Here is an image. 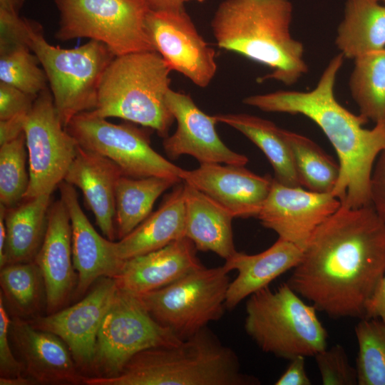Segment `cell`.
I'll return each instance as SVG.
<instances>
[{
  "label": "cell",
  "mask_w": 385,
  "mask_h": 385,
  "mask_svg": "<svg viewBox=\"0 0 385 385\" xmlns=\"http://www.w3.org/2000/svg\"><path fill=\"white\" fill-rule=\"evenodd\" d=\"M385 273V222L371 205H341L315 230L287 284L332 318H364Z\"/></svg>",
  "instance_id": "6da1fadb"
},
{
  "label": "cell",
  "mask_w": 385,
  "mask_h": 385,
  "mask_svg": "<svg viewBox=\"0 0 385 385\" xmlns=\"http://www.w3.org/2000/svg\"><path fill=\"white\" fill-rule=\"evenodd\" d=\"M344 56L331 59L315 88L309 91H278L246 97L242 102L265 112L301 114L314 122L333 146L340 172L332 192L348 207L370 205V180L374 163L385 150V124L366 128L368 121L336 99L334 88Z\"/></svg>",
  "instance_id": "7a4b0ae2"
},
{
  "label": "cell",
  "mask_w": 385,
  "mask_h": 385,
  "mask_svg": "<svg viewBox=\"0 0 385 385\" xmlns=\"http://www.w3.org/2000/svg\"><path fill=\"white\" fill-rule=\"evenodd\" d=\"M289 0H225L211 28L217 46L269 67L262 80L291 86L308 71L303 44L290 32Z\"/></svg>",
  "instance_id": "3957f363"
},
{
  "label": "cell",
  "mask_w": 385,
  "mask_h": 385,
  "mask_svg": "<svg viewBox=\"0 0 385 385\" xmlns=\"http://www.w3.org/2000/svg\"><path fill=\"white\" fill-rule=\"evenodd\" d=\"M87 385H256L235 352L207 327L180 343L135 354L113 376H84Z\"/></svg>",
  "instance_id": "277c9868"
},
{
  "label": "cell",
  "mask_w": 385,
  "mask_h": 385,
  "mask_svg": "<svg viewBox=\"0 0 385 385\" xmlns=\"http://www.w3.org/2000/svg\"><path fill=\"white\" fill-rule=\"evenodd\" d=\"M170 71L157 51L115 56L102 77L96 106L90 111L151 128L165 138L175 120L166 103Z\"/></svg>",
  "instance_id": "5b68a950"
},
{
  "label": "cell",
  "mask_w": 385,
  "mask_h": 385,
  "mask_svg": "<svg viewBox=\"0 0 385 385\" xmlns=\"http://www.w3.org/2000/svg\"><path fill=\"white\" fill-rule=\"evenodd\" d=\"M316 310L287 282L274 291L267 287L247 299L244 327L265 352L288 360L314 356L327 348L328 337Z\"/></svg>",
  "instance_id": "8992f818"
},
{
  "label": "cell",
  "mask_w": 385,
  "mask_h": 385,
  "mask_svg": "<svg viewBox=\"0 0 385 385\" xmlns=\"http://www.w3.org/2000/svg\"><path fill=\"white\" fill-rule=\"evenodd\" d=\"M29 48L46 75L58 115L66 128L76 115L93 111L102 77L115 57L103 43L89 40L73 48L50 44L42 26L29 20Z\"/></svg>",
  "instance_id": "52a82bcc"
},
{
  "label": "cell",
  "mask_w": 385,
  "mask_h": 385,
  "mask_svg": "<svg viewBox=\"0 0 385 385\" xmlns=\"http://www.w3.org/2000/svg\"><path fill=\"white\" fill-rule=\"evenodd\" d=\"M59 12L56 38H88L115 56L156 51L145 29V0H54Z\"/></svg>",
  "instance_id": "ba28073f"
},
{
  "label": "cell",
  "mask_w": 385,
  "mask_h": 385,
  "mask_svg": "<svg viewBox=\"0 0 385 385\" xmlns=\"http://www.w3.org/2000/svg\"><path fill=\"white\" fill-rule=\"evenodd\" d=\"M229 272L224 265L202 267L138 297L158 323L183 340L222 317Z\"/></svg>",
  "instance_id": "9c48e42d"
},
{
  "label": "cell",
  "mask_w": 385,
  "mask_h": 385,
  "mask_svg": "<svg viewBox=\"0 0 385 385\" xmlns=\"http://www.w3.org/2000/svg\"><path fill=\"white\" fill-rule=\"evenodd\" d=\"M182 341L151 316L138 295L118 287L98 331L91 367L98 376H116L139 352Z\"/></svg>",
  "instance_id": "30bf717a"
},
{
  "label": "cell",
  "mask_w": 385,
  "mask_h": 385,
  "mask_svg": "<svg viewBox=\"0 0 385 385\" xmlns=\"http://www.w3.org/2000/svg\"><path fill=\"white\" fill-rule=\"evenodd\" d=\"M81 148L115 163L134 178L163 177L182 181L183 169L156 152L148 130L131 123L114 124L91 111L74 116L66 127Z\"/></svg>",
  "instance_id": "8fae6325"
},
{
  "label": "cell",
  "mask_w": 385,
  "mask_h": 385,
  "mask_svg": "<svg viewBox=\"0 0 385 385\" xmlns=\"http://www.w3.org/2000/svg\"><path fill=\"white\" fill-rule=\"evenodd\" d=\"M24 133L29 165V184L24 199L51 195L63 181L78 145L63 125L48 88L36 98Z\"/></svg>",
  "instance_id": "7c38bea8"
},
{
  "label": "cell",
  "mask_w": 385,
  "mask_h": 385,
  "mask_svg": "<svg viewBox=\"0 0 385 385\" xmlns=\"http://www.w3.org/2000/svg\"><path fill=\"white\" fill-rule=\"evenodd\" d=\"M145 25L155 51L171 71L207 87L217 72L215 51L197 31L185 11H147Z\"/></svg>",
  "instance_id": "4fadbf2b"
},
{
  "label": "cell",
  "mask_w": 385,
  "mask_h": 385,
  "mask_svg": "<svg viewBox=\"0 0 385 385\" xmlns=\"http://www.w3.org/2000/svg\"><path fill=\"white\" fill-rule=\"evenodd\" d=\"M342 205L332 192L321 193L282 185L274 178L257 218L279 238L304 250L317 227Z\"/></svg>",
  "instance_id": "5bb4252c"
},
{
  "label": "cell",
  "mask_w": 385,
  "mask_h": 385,
  "mask_svg": "<svg viewBox=\"0 0 385 385\" xmlns=\"http://www.w3.org/2000/svg\"><path fill=\"white\" fill-rule=\"evenodd\" d=\"M117 289L115 278L101 277L80 302L29 322L34 327L60 337L68 346L76 364L88 368L93 364L101 324Z\"/></svg>",
  "instance_id": "9a60e30c"
},
{
  "label": "cell",
  "mask_w": 385,
  "mask_h": 385,
  "mask_svg": "<svg viewBox=\"0 0 385 385\" xmlns=\"http://www.w3.org/2000/svg\"><path fill=\"white\" fill-rule=\"evenodd\" d=\"M167 106L177 121L176 131L164 138V150L170 159L189 155L200 164L222 163L245 165L248 158L230 150L220 138L215 115L205 113L185 93L171 88L166 96Z\"/></svg>",
  "instance_id": "2e32d148"
},
{
  "label": "cell",
  "mask_w": 385,
  "mask_h": 385,
  "mask_svg": "<svg viewBox=\"0 0 385 385\" xmlns=\"http://www.w3.org/2000/svg\"><path fill=\"white\" fill-rule=\"evenodd\" d=\"M185 182L226 209L233 217H257L270 192L273 178L259 175L245 165L204 163L185 170Z\"/></svg>",
  "instance_id": "e0dca14e"
},
{
  "label": "cell",
  "mask_w": 385,
  "mask_h": 385,
  "mask_svg": "<svg viewBox=\"0 0 385 385\" xmlns=\"http://www.w3.org/2000/svg\"><path fill=\"white\" fill-rule=\"evenodd\" d=\"M9 333L24 371L36 384L83 383L84 376L77 370L68 346L60 337L19 317L11 320Z\"/></svg>",
  "instance_id": "ac0fdd59"
},
{
  "label": "cell",
  "mask_w": 385,
  "mask_h": 385,
  "mask_svg": "<svg viewBox=\"0 0 385 385\" xmlns=\"http://www.w3.org/2000/svg\"><path fill=\"white\" fill-rule=\"evenodd\" d=\"M58 188L71 220L73 263L78 272L75 294L80 296L97 279L115 278L124 261L112 251L111 240L94 229L81 207L74 186L63 180Z\"/></svg>",
  "instance_id": "d6986e66"
},
{
  "label": "cell",
  "mask_w": 385,
  "mask_h": 385,
  "mask_svg": "<svg viewBox=\"0 0 385 385\" xmlns=\"http://www.w3.org/2000/svg\"><path fill=\"white\" fill-rule=\"evenodd\" d=\"M34 261L43 276L48 314L54 313L65 304L76 284L71 220L61 198L50 205L44 239Z\"/></svg>",
  "instance_id": "ffe728a7"
},
{
  "label": "cell",
  "mask_w": 385,
  "mask_h": 385,
  "mask_svg": "<svg viewBox=\"0 0 385 385\" xmlns=\"http://www.w3.org/2000/svg\"><path fill=\"white\" fill-rule=\"evenodd\" d=\"M194 243L185 237L153 252L124 261L115 278L120 289L135 294L164 287L204 267Z\"/></svg>",
  "instance_id": "44dd1931"
},
{
  "label": "cell",
  "mask_w": 385,
  "mask_h": 385,
  "mask_svg": "<svg viewBox=\"0 0 385 385\" xmlns=\"http://www.w3.org/2000/svg\"><path fill=\"white\" fill-rule=\"evenodd\" d=\"M120 168L110 159L78 145L64 181L83 194L96 223L107 239L115 237V189Z\"/></svg>",
  "instance_id": "7402d4cb"
},
{
  "label": "cell",
  "mask_w": 385,
  "mask_h": 385,
  "mask_svg": "<svg viewBox=\"0 0 385 385\" xmlns=\"http://www.w3.org/2000/svg\"><path fill=\"white\" fill-rule=\"evenodd\" d=\"M303 252L297 245L281 238L258 254L237 251L224 264L229 272H238L228 287L226 309H234L245 298L268 287L277 277L294 268L301 261Z\"/></svg>",
  "instance_id": "603a6c76"
},
{
  "label": "cell",
  "mask_w": 385,
  "mask_h": 385,
  "mask_svg": "<svg viewBox=\"0 0 385 385\" xmlns=\"http://www.w3.org/2000/svg\"><path fill=\"white\" fill-rule=\"evenodd\" d=\"M184 185L178 183L160 207L118 242L111 240L115 255L125 261L159 250L185 237Z\"/></svg>",
  "instance_id": "cb8c5ba5"
},
{
  "label": "cell",
  "mask_w": 385,
  "mask_h": 385,
  "mask_svg": "<svg viewBox=\"0 0 385 385\" xmlns=\"http://www.w3.org/2000/svg\"><path fill=\"white\" fill-rule=\"evenodd\" d=\"M185 237L197 250L211 251L225 260L237 251L233 242V216L210 197L183 182Z\"/></svg>",
  "instance_id": "d4e9b609"
},
{
  "label": "cell",
  "mask_w": 385,
  "mask_h": 385,
  "mask_svg": "<svg viewBox=\"0 0 385 385\" xmlns=\"http://www.w3.org/2000/svg\"><path fill=\"white\" fill-rule=\"evenodd\" d=\"M51 204V194H44L6 208V240L1 267L34 260L44 239Z\"/></svg>",
  "instance_id": "484cf974"
},
{
  "label": "cell",
  "mask_w": 385,
  "mask_h": 385,
  "mask_svg": "<svg viewBox=\"0 0 385 385\" xmlns=\"http://www.w3.org/2000/svg\"><path fill=\"white\" fill-rule=\"evenodd\" d=\"M335 43L352 59L385 48V6L380 0H347Z\"/></svg>",
  "instance_id": "4316f807"
},
{
  "label": "cell",
  "mask_w": 385,
  "mask_h": 385,
  "mask_svg": "<svg viewBox=\"0 0 385 385\" xmlns=\"http://www.w3.org/2000/svg\"><path fill=\"white\" fill-rule=\"evenodd\" d=\"M218 123L227 124L242 133L265 154L271 164L274 179L279 183L301 187L284 129L270 120L246 113L215 115Z\"/></svg>",
  "instance_id": "83f0119b"
},
{
  "label": "cell",
  "mask_w": 385,
  "mask_h": 385,
  "mask_svg": "<svg viewBox=\"0 0 385 385\" xmlns=\"http://www.w3.org/2000/svg\"><path fill=\"white\" fill-rule=\"evenodd\" d=\"M181 180L163 177L134 178L122 175L115 189V234L122 239L151 213L158 197Z\"/></svg>",
  "instance_id": "f1b7e54d"
},
{
  "label": "cell",
  "mask_w": 385,
  "mask_h": 385,
  "mask_svg": "<svg viewBox=\"0 0 385 385\" xmlns=\"http://www.w3.org/2000/svg\"><path fill=\"white\" fill-rule=\"evenodd\" d=\"M349 87L360 115L385 124V48L354 59Z\"/></svg>",
  "instance_id": "f546056e"
},
{
  "label": "cell",
  "mask_w": 385,
  "mask_h": 385,
  "mask_svg": "<svg viewBox=\"0 0 385 385\" xmlns=\"http://www.w3.org/2000/svg\"><path fill=\"white\" fill-rule=\"evenodd\" d=\"M301 187L316 192H333L339 176V165L306 136L284 130Z\"/></svg>",
  "instance_id": "4dcf8cb0"
},
{
  "label": "cell",
  "mask_w": 385,
  "mask_h": 385,
  "mask_svg": "<svg viewBox=\"0 0 385 385\" xmlns=\"http://www.w3.org/2000/svg\"><path fill=\"white\" fill-rule=\"evenodd\" d=\"M0 284L5 299L18 315L31 316L39 309L45 286L41 272L34 261L1 267Z\"/></svg>",
  "instance_id": "1f68e13d"
},
{
  "label": "cell",
  "mask_w": 385,
  "mask_h": 385,
  "mask_svg": "<svg viewBox=\"0 0 385 385\" xmlns=\"http://www.w3.org/2000/svg\"><path fill=\"white\" fill-rule=\"evenodd\" d=\"M359 385H385V322L361 318L355 327Z\"/></svg>",
  "instance_id": "d6a6232c"
},
{
  "label": "cell",
  "mask_w": 385,
  "mask_h": 385,
  "mask_svg": "<svg viewBox=\"0 0 385 385\" xmlns=\"http://www.w3.org/2000/svg\"><path fill=\"white\" fill-rule=\"evenodd\" d=\"M0 146V202L10 208L24 199L29 184L24 133Z\"/></svg>",
  "instance_id": "836d02e7"
},
{
  "label": "cell",
  "mask_w": 385,
  "mask_h": 385,
  "mask_svg": "<svg viewBox=\"0 0 385 385\" xmlns=\"http://www.w3.org/2000/svg\"><path fill=\"white\" fill-rule=\"evenodd\" d=\"M31 51L29 48H20L0 54V82L38 96L48 88V79Z\"/></svg>",
  "instance_id": "e575fe53"
},
{
  "label": "cell",
  "mask_w": 385,
  "mask_h": 385,
  "mask_svg": "<svg viewBox=\"0 0 385 385\" xmlns=\"http://www.w3.org/2000/svg\"><path fill=\"white\" fill-rule=\"evenodd\" d=\"M315 361L324 385H356L357 374L344 347L336 344L321 351Z\"/></svg>",
  "instance_id": "d590c367"
},
{
  "label": "cell",
  "mask_w": 385,
  "mask_h": 385,
  "mask_svg": "<svg viewBox=\"0 0 385 385\" xmlns=\"http://www.w3.org/2000/svg\"><path fill=\"white\" fill-rule=\"evenodd\" d=\"M29 42V20L0 10V54L20 48H30Z\"/></svg>",
  "instance_id": "8d00e7d4"
},
{
  "label": "cell",
  "mask_w": 385,
  "mask_h": 385,
  "mask_svg": "<svg viewBox=\"0 0 385 385\" xmlns=\"http://www.w3.org/2000/svg\"><path fill=\"white\" fill-rule=\"evenodd\" d=\"M11 320L9 319L0 296V371L1 376L11 377L22 375L24 367L22 362L14 356L9 346V334Z\"/></svg>",
  "instance_id": "74e56055"
},
{
  "label": "cell",
  "mask_w": 385,
  "mask_h": 385,
  "mask_svg": "<svg viewBox=\"0 0 385 385\" xmlns=\"http://www.w3.org/2000/svg\"><path fill=\"white\" fill-rule=\"evenodd\" d=\"M37 96L0 82V120L27 114Z\"/></svg>",
  "instance_id": "f35d334b"
},
{
  "label": "cell",
  "mask_w": 385,
  "mask_h": 385,
  "mask_svg": "<svg viewBox=\"0 0 385 385\" xmlns=\"http://www.w3.org/2000/svg\"><path fill=\"white\" fill-rule=\"evenodd\" d=\"M370 205L385 222V150L376 158L371 173Z\"/></svg>",
  "instance_id": "ab89813d"
},
{
  "label": "cell",
  "mask_w": 385,
  "mask_h": 385,
  "mask_svg": "<svg viewBox=\"0 0 385 385\" xmlns=\"http://www.w3.org/2000/svg\"><path fill=\"white\" fill-rule=\"evenodd\" d=\"M304 356H298L290 360V364L275 385H310L311 381L305 371Z\"/></svg>",
  "instance_id": "60d3db41"
},
{
  "label": "cell",
  "mask_w": 385,
  "mask_h": 385,
  "mask_svg": "<svg viewBox=\"0 0 385 385\" xmlns=\"http://www.w3.org/2000/svg\"><path fill=\"white\" fill-rule=\"evenodd\" d=\"M364 318L385 322V273L366 303Z\"/></svg>",
  "instance_id": "b9f144b4"
},
{
  "label": "cell",
  "mask_w": 385,
  "mask_h": 385,
  "mask_svg": "<svg viewBox=\"0 0 385 385\" xmlns=\"http://www.w3.org/2000/svg\"><path fill=\"white\" fill-rule=\"evenodd\" d=\"M27 115L28 113L21 114L7 120H0V145L15 139L24 132Z\"/></svg>",
  "instance_id": "7bdbcfd3"
},
{
  "label": "cell",
  "mask_w": 385,
  "mask_h": 385,
  "mask_svg": "<svg viewBox=\"0 0 385 385\" xmlns=\"http://www.w3.org/2000/svg\"><path fill=\"white\" fill-rule=\"evenodd\" d=\"M149 10L154 11H184L183 0H145Z\"/></svg>",
  "instance_id": "ee69618b"
},
{
  "label": "cell",
  "mask_w": 385,
  "mask_h": 385,
  "mask_svg": "<svg viewBox=\"0 0 385 385\" xmlns=\"http://www.w3.org/2000/svg\"><path fill=\"white\" fill-rule=\"evenodd\" d=\"M36 384L29 376H24L23 374L16 376L5 377L1 376V385H31Z\"/></svg>",
  "instance_id": "f6af8a7d"
},
{
  "label": "cell",
  "mask_w": 385,
  "mask_h": 385,
  "mask_svg": "<svg viewBox=\"0 0 385 385\" xmlns=\"http://www.w3.org/2000/svg\"><path fill=\"white\" fill-rule=\"evenodd\" d=\"M24 0H0V10L19 14Z\"/></svg>",
  "instance_id": "bcb514c9"
},
{
  "label": "cell",
  "mask_w": 385,
  "mask_h": 385,
  "mask_svg": "<svg viewBox=\"0 0 385 385\" xmlns=\"http://www.w3.org/2000/svg\"><path fill=\"white\" fill-rule=\"evenodd\" d=\"M183 1H184L185 2V1H198V2H204V1H205V0H183Z\"/></svg>",
  "instance_id": "7dc6e473"
},
{
  "label": "cell",
  "mask_w": 385,
  "mask_h": 385,
  "mask_svg": "<svg viewBox=\"0 0 385 385\" xmlns=\"http://www.w3.org/2000/svg\"><path fill=\"white\" fill-rule=\"evenodd\" d=\"M380 1H383V2H384V3H385V0H380Z\"/></svg>",
  "instance_id": "c3c4849f"
}]
</instances>
